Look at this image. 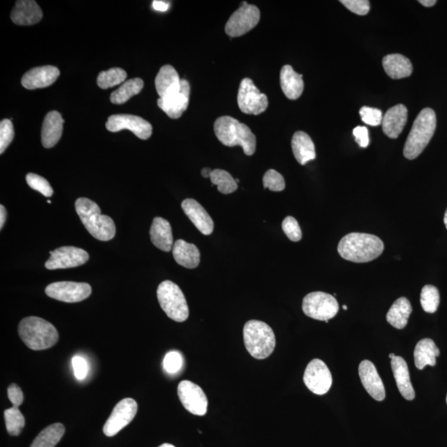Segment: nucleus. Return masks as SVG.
Listing matches in <instances>:
<instances>
[{
	"instance_id": "f257e3e1",
	"label": "nucleus",
	"mask_w": 447,
	"mask_h": 447,
	"mask_svg": "<svg viewBox=\"0 0 447 447\" xmlns=\"http://www.w3.org/2000/svg\"><path fill=\"white\" fill-rule=\"evenodd\" d=\"M337 249L339 255L346 260L367 263L382 255L384 244L374 234L351 233L341 239Z\"/></svg>"
},
{
	"instance_id": "f03ea898",
	"label": "nucleus",
	"mask_w": 447,
	"mask_h": 447,
	"mask_svg": "<svg viewBox=\"0 0 447 447\" xmlns=\"http://www.w3.org/2000/svg\"><path fill=\"white\" fill-rule=\"evenodd\" d=\"M214 130L221 144L228 147L241 146L247 156L256 153V137L246 125L230 116H222L215 120Z\"/></svg>"
},
{
	"instance_id": "7ed1b4c3",
	"label": "nucleus",
	"mask_w": 447,
	"mask_h": 447,
	"mask_svg": "<svg viewBox=\"0 0 447 447\" xmlns=\"http://www.w3.org/2000/svg\"><path fill=\"white\" fill-rule=\"evenodd\" d=\"M75 206L84 227L94 238L109 241L115 237L116 228L114 220L110 216L101 215V208L95 201L82 197L77 200Z\"/></svg>"
},
{
	"instance_id": "20e7f679",
	"label": "nucleus",
	"mask_w": 447,
	"mask_h": 447,
	"mask_svg": "<svg viewBox=\"0 0 447 447\" xmlns=\"http://www.w3.org/2000/svg\"><path fill=\"white\" fill-rule=\"evenodd\" d=\"M18 332L23 342L32 351L49 349L59 339L53 324L37 317L23 319L18 325Z\"/></svg>"
},
{
	"instance_id": "39448f33",
	"label": "nucleus",
	"mask_w": 447,
	"mask_h": 447,
	"mask_svg": "<svg viewBox=\"0 0 447 447\" xmlns=\"http://www.w3.org/2000/svg\"><path fill=\"white\" fill-rule=\"evenodd\" d=\"M436 127V117L430 108L423 109L414 121L403 149L404 157L417 158L429 144Z\"/></svg>"
},
{
	"instance_id": "423d86ee",
	"label": "nucleus",
	"mask_w": 447,
	"mask_h": 447,
	"mask_svg": "<svg viewBox=\"0 0 447 447\" xmlns=\"http://www.w3.org/2000/svg\"><path fill=\"white\" fill-rule=\"evenodd\" d=\"M244 341L247 351L257 360L270 357L276 346L274 331L263 322L251 320L244 325Z\"/></svg>"
},
{
	"instance_id": "0eeeda50",
	"label": "nucleus",
	"mask_w": 447,
	"mask_h": 447,
	"mask_svg": "<svg viewBox=\"0 0 447 447\" xmlns=\"http://www.w3.org/2000/svg\"><path fill=\"white\" fill-rule=\"evenodd\" d=\"M157 295L160 306L169 318L183 322L189 317L185 296L176 284L169 280L161 282Z\"/></svg>"
},
{
	"instance_id": "6e6552de",
	"label": "nucleus",
	"mask_w": 447,
	"mask_h": 447,
	"mask_svg": "<svg viewBox=\"0 0 447 447\" xmlns=\"http://www.w3.org/2000/svg\"><path fill=\"white\" fill-rule=\"evenodd\" d=\"M303 310L308 317L328 322L338 313L339 304L334 296L323 291H314L305 296Z\"/></svg>"
},
{
	"instance_id": "1a4fd4ad",
	"label": "nucleus",
	"mask_w": 447,
	"mask_h": 447,
	"mask_svg": "<svg viewBox=\"0 0 447 447\" xmlns=\"http://www.w3.org/2000/svg\"><path fill=\"white\" fill-rule=\"evenodd\" d=\"M260 20V9L256 6L244 2L241 8L230 16L225 30L230 37H241L256 27Z\"/></svg>"
},
{
	"instance_id": "9d476101",
	"label": "nucleus",
	"mask_w": 447,
	"mask_h": 447,
	"mask_svg": "<svg viewBox=\"0 0 447 447\" xmlns=\"http://www.w3.org/2000/svg\"><path fill=\"white\" fill-rule=\"evenodd\" d=\"M238 106L244 114L258 115L267 110V97L262 94L251 79L242 80L238 92Z\"/></svg>"
},
{
	"instance_id": "9b49d317",
	"label": "nucleus",
	"mask_w": 447,
	"mask_h": 447,
	"mask_svg": "<svg viewBox=\"0 0 447 447\" xmlns=\"http://www.w3.org/2000/svg\"><path fill=\"white\" fill-rule=\"evenodd\" d=\"M45 293L51 298L74 303L89 298L92 294V287L86 282H56L46 287Z\"/></svg>"
},
{
	"instance_id": "f8f14e48",
	"label": "nucleus",
	"mask_w": 447,
	"mask_h": 447,
	"mask_svg": "<svg viewBox=\"0 0 447 447\" xmlns=\"http://www.w3.org/2000/svg\"><path fill=\"white\" fill-rule=\"evenodd\" d=\"M138 412V404L134 399L127 398L121 400L113 409L109 418L103 427L106 436H114L134 420Z\"/></svg>"
},
{
	"instance_id": "ddd939ff",
	"label": "nucleus",
	"mask_w": 447,
	"mask_h": 447,
	"mask_svg": "<svg viewBox=\"0 0 447 447\" xmlns=\"http://www.w3.org/2000/svg\"><path fill=\"white\" fill-rule=\"evenodd\" d=\"M303 381L310 392L324 395L332 387V376L330 370L322 360L314 359L306 368Z\"/></svg>"
},
{
	"instance_id": "4468645a",
	"label": "nucleus",
	"mask_w": 447,
	"mask_h": 447,
	"mask_svg": "<svg viewBox=\"0 0 447 447\" xmlns=\"http://www.w3.org/2000/svg\"><path fill=\"white\" fill-rule=\"evenodd\" d=\"M178 397L187 410L196 416H204L208 407V400L200 386L191 381H182L177 388Z\"/></svg>"
},
{
	"instance_id": "2eb2a0df",
	"label": "nucleus",
	"mask_w": 447,
	"mask_h": 447,
	"mask_svg": "<svg viewBox=\"0 0 447 447\" xmlns=\"http://www.w3.org/2000/svg\"><path fill=\"white\" fill-rule=\"evenodd\" d=\"M50 258L45 263L49 270H65L84 265L89 258V253L82 248L63 246L50 252Z\"/></svg>"
},
{
	"instance_id": "dca6fc26",
	"label": "nucleus",
	"mask_w": 447,
	"mask_h": 447,
	"mask_svg": "<svg viewBox=\"0 0 447 447\" xmlns=\"http://www.w3.org/2000/svg\"><path fill=\"white\" fill-rule=\"evenodd\" d=\"M111 132L128 130L140 139L146 140L151 137L153 127L147 120L139 116L132 115H114L109 117L106 125Z\"/></svg>"
},
{
	"instance_id": "f3484780",
	"label": "nucleus",
	"mask_w": 447,
	"mask_h": 447,
	"mask_svg": "<svg viewBox=\"0 0 447 447\" xmlns=\"http://www.w3.org/2000/svg\"><path fill=\"white\" fill-rule=\"evenodd\" d=\"M191 88L189 82L182 79L181 89L176 94L165 98H159L158 106L171 119H178L189 105Z\"/></svg>"
},
{
	"instance_id": "a211bd4d",
	"label": "nucleus",
	"mask_w": 447,
	"mask_h": 447,
	"mask_svg": "<svg viewBox=\"0 0 447 447\" xmlns=\"http://www.w3.org/2000/svg\"><path fill=\"white\" fill-rule=\"evenodd\" d=\"M359 374L366 391L376 401H384L386 394L382 379L377 369L370 360H363L359 366Z\"/></svg>"
},
{
	"instance_id": "6ab92c4d",
	"label": "nucleus",
	"mask_w": 447,
	"mask_h": 447,
	"mask_svg": "<svg viewBox=\"0 0 447 447\" xmlns=\"http://www.w3.org/2000/svg\"><path fill=\"white\" fill-rule=\"evenodd\" d=\"M60 76V70L53 65H44L28 70L22 78V86L27 89L45 88L53 84Z\"/></svg>"
},
{
	"instance_id": "aec40b11",
	"label": "nucleus",
	"mask_w": 447,
	"mask_h": 447,
	"mask_svg": "<svg viewBox=\"0 0 447 447\" xmlns=\"http://www.w3.org/2000/svg\"><path fill=\"white\" fill-rule=\"evenodd\" d=\"M182 208L187 218L201 234L210 235L214 229L213 220L199 202L194 199H186L182 201Z\"/></svg>"
},
{
	"instance_id": "412c9836",
	"label": "nucleus",
	"mask_w": 447,
	"mask_h": 447,
	"mask_svg": "<svg viewBox=\"0 0 447 447\" xmlns=\"http://www.w3.org/2000/svg\"><path fill=\"white\" fill-rule=\"evenodd\" d=\"M42 11L34 0H20L15 4L11 13V20L17 25L30 26L41 21Z\"/></svg>"
},
{
	"instance_id": "4be33fe9",
	"label": "nucleus",
	"mask_w": 447,
	"mask_h": 447,
	"mask_svg": "<svg viewBox=\"0 0 447 447\" xmlns=\"http://www.w3.org/2000/svg\"><path fill=\"white\" fill-rule=\"evenodd\" d=\"M64 120L58 111H51L46 115L42 124V144L51 149L59 142L63 131Z\"/></svg>"
},
{
	"instance_id": "5701e85b",
	"label": "nucleus",
	"mask_w": 447,
	"mask_h": 447,
	"mask_svg": "<svg viewBox=\"0 0 447 447\" xmlns=\"http://www.w3.org/2000/svg\"><path fill=\"white\" fill-rule=\"evenodd\" d=\"M408 120V109L405 106H395L385 113L382 125L384 133L390 139H397L405 127Z\"/></svg>"
},
{
	"instance_id": "b1692460",
	"label": "nucleus",
	"mask_w": 447,
	"mask_h": 447,
	"mask_svg": "<svg viewBox=\"0 0 447 447\" xmlns=\"http://www.w3.org/2000/svg\"><path fill=\"white\" fill-rule=\"evenodd\" d=\"M181 81L175 68L170 65H163L155 79V87L160 98L172 96L180 91Z\"/></svg>"
},
{
	"instance_id": "393cba45",
	"label": "nucleus",
	"mask_w": 447,
	"mask_h": 447,
	"mask_svg": "<svg viewBox=\"0 0 447 447\" xmlns=\"http://www.w3.org/2000/svg\"><path fill=\"white\" fill-rule=\"evenodd\" d=\"M391 367L395 380L402 396L412 401L415 398V391L413 387L410 374L405 360L401 356H395L391 360Z\"/></svg>"
},
{
	"instance_id": "a878e982",
	"label": "nucleus",
	"mask_w": 447,
	"mask_h": 447,
	"mask_svg": "<svg viewBox=\"0 0 447 447\" xmlns=\"http://www.w3.org/2000/svg\"><path fill=\"white\" fill-rule=\"evenodd\" d=\"M280 84L282 92L289 100H298L302 96L304 89L303 76L296 73L291 65H286L282 68Z\"/></svg>"
},
{
	"instance_id": "bb28decb",
	"label": "nucleus",
	"mask_w": 447,
	"mask_h": 447,
	"mask_svg": "<svg viewBox=\"0 0 447 447\" xmlns=\"http://www.w3.org/2000/svg\"><path fill=\"white\" fill-rule=\"evenodd\" d=\"M150 239L154 246L164 252L171 251L174 244L170 223L162 218H155L150 229Z\"/></svg>"
},
{
	"instance_id": "cd10ccee",
	"label": "nucleus",
	"mask_w": 447,
	"mask_h": 447,
	"mask_svg": "<svg viewBox=\"0 0 447 447\" xmlns=\"http://www.w3.org/2000/svg\"><path fill=\"white\" fill-rule=\"evenodd\" d=\"M291 149L296 161L301 165H306L317 157L313 141L305 132H296L291 139Z\"/></svg>"
},
{
	"instance_id": "c85d7f7f",
	"label": "nucleus",
	"mask_w": 447,
	"mask_h": 447,
	"mask_svg": "<svg viewBox=\"0 0 447 447\" xmlns=\"http://www.w3.org/2000/svg\"><path fill=\"white\" fill-rule=\"evenodd\" d=\"M172 253L174 260L179 265L190 268V270L199 265L201 253L195 244L187 243L183 239H178L173 244Z\"/></svg>"
},
{
	"instance_id": "c756f323",
	"label": "nucleus",
	"mask_w": 447,
	"mask_h": 447,
	"mask_svg": "<svg viewBox=\"0 0 447 447\" xmlns=\"http://www.w3.org/2000/svg\"><path fill=\"white\" fill-rule=\"evenodd\" d=\"M383 67L388 76L393 79H402L410 77L413 73V65L410 60L401 54H390L383 59Z\"/></svg>"
},
{
	"instance_id": "7c9ffc66",
	"label": "nucleus",
	"mask_w": 447,
	"mask_h": 447,
	"mask_svg": "<svg viewBox=\"0 0 447 447\" xmlns=\"http://www.w3.org/2000/svg\"><path fill=\"white\" fill-rule=\"evenodd\" d=\"M439 355L440 351L432 339H422L414 350V360L417 368L422 370L427 365L435 366L436 357Z\"/></svg>"
},
{
	"instance_id": "2f4dec72",
	"label": "nucleus",
	"mask_w": 447,
	"mask_h": 447,
	"mask_svg": "<svg viewBox=\"0 0 447 447\" xmlns=\"http://www.w3.org/2000/svg\"><path fill=\"white\" fill-rule=\"evenodd\" d=\"M412 310L410 302H409L408 298L403 296V298L395 301L392 307L390 308L386 319L392 327L398 329V330H402V329L406 327Z\"/></svg>"
},
{
	"instance_id": "473e14b6",
	"label": "nucleus",
	"mask_w": 447,
	"mask_h": 447,
	"mask_svg": "<svg viewBox=\"0 0 447 447\" xmlns=\"http://www.w3.org/2000/svg\"><path fill=\"white\" fill-rule=\"evenodd\" d=\"M65 434L62 423H53L42 430L32 441L30 447H55Z\"/></svg>"
},
{
	"instance_id": "72a5a7b5",
	"label": "nucleus",
	"mask_w": 447,
	"mask_h": 447,
	"mask_svg": "<svg viewBox=\"0 0 447 447\" xmlns=\"http://www.w3.org/2000/svg\"><path fill=\"white\" fill-rule=\"evenodd\" d=\"M144 83L142 79L134 78L127 81L116 91L112 92L111 101L115 105H122L142 91Z\"/></svg>"
},
{
	"instance_id": "f704fd0d",
	"label": "nucleus",
	"mask_w": 447,
	"mask_h": 447,
	"mask_svg": "<svg viewBox=\"0 0 447 447\" xmlns=\"http://www.w3.org/2000/svg\"><path fill=\"white\" fill-rule=\"evenodd\" d=\"M213 185L218 186V189L222 194H230L238 189L237 182L230 174L222 169H215L210 177Z\"/></svg>"
},
{
	"instance_id": "c9c22d12",
	"label": "nucleus",
	"mask_w": 447,
	"mask_h": 447,
	"mask_svg": "<svg viewBox=\"0 0 447 447\" xmlns=\"http://www.w3.org/2000/svg\"><path fill=\"white\" fill-rule=\"evenodd\" d=\"M4 420L9 435L20 436L25 426V418L18 407L7 409L4 411Z\"/></svg>"
},
{
	"instance_id": "e433bc0d",
	"label": "nucleus",
	"mask_w": 447,
	"mask_h": 447,
	"mask_svg": "<svg viewBox=\"0 0 447 447\" xmlns=\"http://www.w3.org/2000/svg\"><path fill=\"white\" fill-rule=\"evenodd\" d=\"M127 73L121 68H111L99 74L97 84L99 87L106 89L118 86L125 81Z\"/></svg>"
},
{
	"instance_id": "4c0bfd02",
	"label": "nucleus",
	"mask_w": 447,
	"mask_h": 447,
	"mask_svg": "<svg viewBox=\"0 0 447 447\" xmlns=\"http://www.w3.org/2000/svg\"><path fill=\"white\" fill-rule=\"evenodd\" d=\"M421 305L423 310L428 313H434L439 307V291L435 286L426 285L423 287L421 293Z\"/></svg>"
},
{
	"instance_id": "58836bf2",
	"label": "nucleus",
	"mask_w": 447,
	"mask_h": 447,
	"mask_svg": "<svg viewBox=\"0 0 447 447\" xmlns=\"http://www.w3.org/2000/svg\"><path fill=\"white\" fill-rule=\"evenodd\" d=\"M27 185L32 189L39 191L41 194L46 197H50L53 194V187H51L48 180L35 173H28L26 176Z\"/></svg>"
},
{
	"instance_id": "ea45409f",
	"label": "nucleus",
	"mask_w": 447,
	"mask_h": 447,
	"mask_svg": "<svg viewBox=\"0 0 447 447\" xmlns=\"http://www.w3.org/2000/svg\"><path fill=\"white\" fill-rule=\"evenodd\" d=\"M263 187L267 188L272 191H282L285 188L284 177L274 169H270L266 172L263 178Z\"/></svg>"
},
{
	"instance_id": "a19ab883",
	"label": "nucleus",
	"mask_w": 447,
	"mask_h": 447,
	"mask_svg": "<svg viewBox=\"0 0 447 447\" xmlns=\"http://www.w3.org/2000/svg\"><path fill=\"white\" fill-rule=\"evenodd\" d=\"M282 228L291 241L298 242L303 237L302 229L298 220L293 216H288L282 221Z\"/></svg>"
},
{
	"instance_id": "79ce46f5",
	"label": "nucleus",
	"mask_w": 447,
	"mask_h": 447,
	"mask_svg": "<svg viewBox=\"0 0 447 447\" xmlns=\"http://www.w3.org/2000/svg\"><path fill=\"white\" fill-rule=\"evenodd\" d=\"M14 138V130L12 121L3 120L0 123V153L3 154L12 143Z\"/></svg>"
},
{
	"instance_id": "37998d69",
	"label": "nucleus",
	"mask_w": 447,
	"mask_h": 447,
	"mask_svg": "<svg viewBox=\"0 0 447 447\" xmlns=\"http://www.w3.org/2000/svg\"><path fill=\"white\" fill-rule=\"evenodd\" d=\"M362 121L370 126H378L382 124L383 113L379 109L368 106L362 107L360 111Z\"/></svg>"
},
{
	"instance_id": "c03bdc74",
	"label": "nucleus",
	"mask_w": 447,
	"mask_h": 447,
	"mask_svg": "<svg viewBox=\"0 0 447 447\" xmlns=\"http://www.w3.org/2000/svg\"><path fill=\"white\" fill-rule=\"evenodd\" d=\"M182 356L177 351L168 353L163 362V368L168 374H176L182 369Z\"/></svg>"
},
{
	"instance_id": "a18cd8bd",
	"label": "nucleus",
	"mask_w": 447,
	"mask_h": 447,
	"mask_svg": "<svg viewBox=\"0 0 447 447\" xmlns=\"http://www.w3.org/2000/svg\"><path fill=\"white\" fill-rule=\"evenodd\" d=\"M341 3L358 15H366L370 12V4L368 0H341Z\"/></svg>"
},
{
	"instance_id": "49530a36",
	"label": "nucleus",
	"mask_w": 447,
	"mask_h": 447,
	"mask_svg": "<svg viewBox=\"0 0 447 447\" xmlns=\"http://www.w3.org/2000/svg\"><path fill=\"white\" fill-rule=\"evenodd\" d=\"M73 366L75 376L77 379L82 380L87 377L88 365L84 358L81 356L73 357Z\"/></svg>"
},
{
	"instance_id": "de8ad7c7",
	"label": "nucleus",
	"mask_w": 447,
	"mask_h": 447,
	"mask_svg": "<svg viewBox=\"0 0 447 447\" xmlns=\"http://www.w3.org/2000/svg\"><path fill=\"white\" fill-rule=\"evenodd\" d=\"M353 134L355 136L356 143L361 148H367L370 144V137L368 129L365 126H357L353 130Z\"/></svg>"
},
{
	"instance_id": "09e8293b",
	"label": "nucleus",
	"mask_w": 447,
	"mask_h": 447,
	"mask_svg": "<svg viewBox=\"0 0 447 447\" xmlns=\"http://www.w3.org/2000/svg\"><path fill=\"white\" fill-rule=\"evenodd\" d=\"M8 397L13 403V405L18 408L21 405L23 402V399H25V398H23L22 389L20 386L16 384L9 385V387L8 388Z\"/></svg>"
},
{
	"instance_id": "8fccbe9b",
	"label": "nucleus",
	"mask_w": 447,
	"mask_h": 447,
	"mask_svg": "<svg viewBox=\"0 0 447 447\" xmlns=\"http://www.w3.org/2000/svg\"><path fill=\"white\" fill-rule=\"evenodd\" d=\"M153 7L155 11L160 12H166L169 8H170V4L168 2L159 1V0H155L153 2Z\"/></svg>"
},
{
	"instance_id": "3c124183",
	"label": "nucleus",
	"mask_w": 447,
	"mask_h": 447,
	"mask_svg": "<svg viewBox=\"0 0 447 447\" xmlns=\"http://www.w3.org/2000/svg\"><path fill=\"white\" fill-rule=\"evenodd\" d=\"M7 218V211L6 207L3 205L0 206V229H3L4 223Z\"/></svg>"
},
{
	"instance_id": "603ef678",
	"label": "nucleus",
	"mask_w": 447,
	"mask_h": 447,
	"mask_svg": "<svg viewBox=\"0 0 447 447\" xmlns=\"http://www.w3.org/2000/svg\"><path fill=\"white\" fill-rule=\"evenodd\" d=\"M420 2L421 4H422L423 6L425 7H432L435 6L436 1V0H420Z\"/></svg>"
},
{
	"instance_id": "864d4df0",
	"label": "nucleus",
	"mask_w": 447,
	"mask_h": 447,
	"mask_svg": "<svg viewBox=\"0 0 447 447\" xmlns=\"http://www.w3.org/2000/svg\"><path fill=\"white\" fill-rule=\"evenodd\" d=\"M213 170H211L209 168H205L202 169L201 175L205 178H208L210 177L211 173H213Z\"/></svg>"
},
{
	"instance_id": "5fc2aeb1",
	"label": "nucleus",
	"mask_w": 447,
	"mask_h": 447,
	"mask_svg": "<svg viewBox=\"0 0 447 447\" xmlns=\"http://www.w3.org/2000/svg\"><path fill=\"white\" fill-rule=\"evenodd\" d=\"M159 447H175L172 444H169V443H164L161 446H160Z\"/></svg>"
},
{
	"instance_id": "6e6d98bb",
	"label": "nucleus",
	"mask_w": 447,
	"mask_h": 447,
	"mask_svg": "<svg viewBox=\"0 0 447 447\" xmlns=\"http://www.w3.org/2000/svg\"><path fill=\"white\" fill-rule=\"evenodd\" d=\"M444 223H445L446 227L447 229V209L446 210V213H445V216H444Z\"/></svg>"
},
{
	"instance_id": "4d7b16f0",
	"label": "nucleus",
	"mask_w": 447,
	"mask_h": 447,
	"mask_svg": "<svg viewBox=\"0 0 447 447\" xmlns=\"http://www.w3.org/2000/svg\"><path fill=\"white\" fill-rule=\"evenodd\" d=\"M394 357H395V355L394 354V353L389 355V359L391 360L394 359Z\"/></svg>"
},
{
	"instance_id": "13d9d810",
	"label": "nucleus",
	"mask_w": 447,
	"mask_h": 447,
	"mask_svg": "<svg viewBox=\"0 0 447 447\" xmlns=\"http://www.w3.org/2000/svg\"><path fill=\"white\" fill-rule=\"evenodd\" d=\"M343 309L347 310V306L346 305L343 306Z\"/></svg>"
},
{
	"instance_id": "bf43d9fd",
	"label": "nucleus",
	"mask_w": 447,
	"mask_h": 447,
	"mask_svg": "<svg viewBox=\"0 0 447 447\" xmlns=\"http://www.w3.org/2000/svg\"><path fill=\"white\" fill-rule=\"evenodd\" d=\"M235 182H237V183L239 182V179H237V180H235Z\"/></svg>"
},
{
	"instance_id": "052dcab7",
	"label": "nucleus",
	"mask_w": 447,
	"mask_h": 447,
	"mask_svg": "<svg viewBox=\"0 0 447 447\" xmlns=\"http://www.w3.org/2000/svg\"><path fill=\"white\" fill-rule=\"evenodd\" d=\"M48 203L51 204V201H48Z\"/></svg>"
},
{
	"instance_id": "680f3d73",
	"label": "nucleus",
	"mask_w": 447,
	"mask_h": 447,
	"mask_svg": "<svg viewBox=\"0 0 447 447\" xmlns=\"http://www.w3.org/2000/svg\"><path fill=\"white\" fill-rule=\"evenodd\" d=\"M446 403H447V395H446Z\"/></svg>"
}]
</instances>
